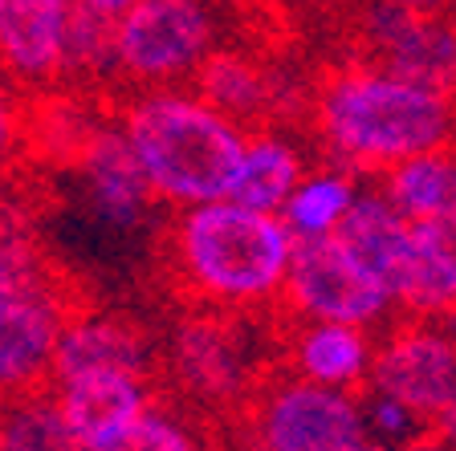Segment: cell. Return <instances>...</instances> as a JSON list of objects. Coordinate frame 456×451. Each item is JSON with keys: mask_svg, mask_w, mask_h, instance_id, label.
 I'll list each match as a JSON object with an SVG mask.
<instances>
[{"mask_svg": "<svg viewBox=\"0 0 456 451\" xmlns=\"http://www.w3.org/2000/svg\"><path fill=\"white\" fill-rule=\"evenodd\" d=\"M216 25L204 0H139L118 17V74L163 85L196 74L212 53Z\"/></svg>", "mask_w": 456, "mask_h": 451, "instance_id": "52a82bcc", "label": "cell"}, {"mask_svg": "<svg viewBox=\"0 0 456 451\" xmlns=\"http://www.w3.org/2000/svg\"><path fill=\"white\" fill-rule=\"evenodd\" d=\"M302 183H305L302 155L285 139L265 131L248 142L245 167H240V179L228 199H237V204H245V207H256V212H281Z\"/></svg>", "mask_w": 456, "mask_h": 451, "instance_id": "ac0fdd59", "label": "cell"}, {"mask_svg": "<svg viewBox=\"0 0 456 451\" xmlns=\"http://www.w3.org/2000/svg\"><path fill=\"white\" fill-rule=\"evenodd\" d=\"M256 451H359L362 411L354 399L310 378H273L248 399Z\"/></svg>", "mask_w": 456, "mask_h": 451, "instance_id": "8992f818", "label": "cell"}, {"mask_svg": "<svg viewBox=\"0 0 456 451\" xmlns=\"http://www.w3.org/2000/svg\"><path fill=\"white\" fill-rule=\"evenodd\" d=\"M448 220H452V228H456V204H452V212H448Z\"/></svg>", "mask_w": 456, "mask_h": 451, "instance_id": "f546056e", "label": "cell"}, {"mask_svg": "<svg viewBox=\"0 0 456 451\" xmlns=\"http://www.w3.org/2000/svg\"><path fill=\"white\" fill-rule=\"evenodd\" d=\"M90 451H200V447L175 423H167L163 415L147 411V415H139L134 423H126L123 431L90 443Z\"/></svg>", "mask_w": 456, "mask_h": 451, "instance_id": "7402d4cb", "label": "cell"}, {"mask_svg": "<svg viewBox=\"0 0 456 451\" xmlns=\"http://www.w3.org/2000/svg\"><path fill=\"white\" fill-rule=\"evenodd\" d=\"M334 236L387 285L391 301L411 305L416 277H419L416 220L403 216L387 196H370L367 191V196H359L351 204V212H346V220L338 224Z\"/></svg>", "mask_w": 456, "mask_h": 451, "instance_id": "30bf717a", "label": "cell"}, {"mask_svg": "<svg viewBox=\"0 0 456 451\" xmlns=\"http://www.w3.org/2000/svg\"><path fill=\"white\" fill-rule=\"evenodd\" d=\"M440 431H444V435H448V439H452V443H456V407H452V411H448V415H444V419H440Z\"/></svg>", "mask_w": 456, "mask_h": 451, "instance_id": "83f0119b", "label": "cell"}, {"mask_svg": "<svg viewBox=\"0 0 456 451\" xmlns=\"http://www.w3.org/2000/svg\"><path fill=\"white\" fill-rule=\"evenodd\" d=\"M294 232L277 212H256L237 199L183 207L163 240V264L180 297L212 310H248L285 289Z\"/></svg>", "mask_w": 456, "mask_h": 451, "instance_id": "6da1fadb", "label": "cell"}, {"mask_svg": "<svg viewBox=\"0 0 456 451\" xmlns=\"http://www.w3.org/2000/svg\"><path fill=\"white\" fill-rule=\"evenodd\" d=\"M66 326V310L49 297L37 293L0 297V378L9 399L25 391H45V383H53V358Z\"/></svg>", "mask_w": 456, "mask_h": 451, "instance_id": "8fae6325", "label": "cell"}, {"mask_svg": "<svg viewBox=\"0 0 456 451\" xmlns=\"http://www.w3.org/2000/svg\"><path fill=\"white\" fill-rule=\"evenodd\" d=\"M0 451H90V443L74 431L61 399L45 391H25L9 399Z\"/></svg>", "mask_w": 456, "mask_h": 451, "instance_id": "d6986e66", "label": "cell"}, {"mask_svg": "<svg viewBox=\"0 0 456 451\" xmlns=\"http://www.w3.org/2000/svg\"><path fill=\"white\" fill-rule=\"evenodd\" d=\"M126 134L155 196L180 207L228 199L248 155L240 126L204 98L188 94H142L126 106Z\"/></svg>", "mask_w": 456, "mask_h": 451, "instance_id": "3957f363", "label": "cell"}, {"mask_svg": "<svg viewBox=\"0 0 456 451\" xmlns=\"http://www.w3.org/2000/svg\"><path fill=\"white\" fill-rule=\"evenodd\" d=\"M240 310H212L204 318H188L175 334V374L191 395L224 407L237 399L240 407L256 395V374L248 370V346L232 326Z\"/></svg>", "mask_w": 456, "mask_h": 451, "instance_id": "9c48e42d", "label": "cell"}, {"mask_svg": "<svg viewBox=\"0 0 456 451\" xmlns=\"http://www.w3.org/2000/svg\"><path fill=\"white\" fill-rule=\"evenodd\" d=\"M94 370H123V374H151V346L134 321L82 313L61 329L53 358V383H74Z\"/></svg>", "mask_w": 456, "mask_h": 451, "instance_id": "7c38bea8", "label": "cell"}, {"mask_svg": "<svg viewBox=\"0 0 456 451\" xmlns=\"http://www.w3.org/2000/svg\"><path fill=\"white\" fill-rule=\"evenodd\" d=\"M452 106H456V98H452Z\"/></svg>", "mask_w": 456, "mask_h": 451, "instance_id": "4dcf8cb0", "label": "cell"}, {"mask_svg": "<svg viewBox=\"0 0 456 451\" xmlns=\"http://www.w3.org/2000/svg\"><path fill=\"white\" fill-rule=\"evenodd\" d=\"M383 188L408 220H448L456 204V155H444V150L416 155L383 171Z\"/></svg>", "mask_w": 456, "mask_h": 451, "instance_id": "e0dca14e", "label": "cell"}, {"mask_svg": "<svg viewBox=\"0 0 456 451\" xmlns=\"http://www.w3.org/2000/svg\"><path fill=\"white\" fill-rule=\"evenodd\" d=\"M354 199H359V191L346 175H314L289 196V204L281 212L294 236H326L338 232Z\"/></svg>", "mask_w": 456, "mask_h": 451, "instance_id": "44dd1931", "label": "cell"}, {"mask_svg": "<svg viewBox=\"0 0 456 451\" xmlns=\"http://www.w3.org/2000/svg\"><path fill=\"white\" fill-rule=\"evenodd\" d=\"M375 395H379V391H375ZM411 419H416V415H411L403 403L387 399V395H379L375 403H370V423L379 427V431H387V435H403L408 443H411V431H408Z\"/></svg>", "mask_w": 456, "mask_h": 451, "instance_id": "cb8c5ba5", "label": "cell"}, {"mask_svg": "<svg viewBox=\"0 0 456 451\" xmlns=\"http://www.w3.org/2000/svg\"><path fill=\"white\" fill-rule=\"evenodd\" d=\"M77 4H86V9H94V12H102V17H126V12L139 4V0H77Z\"/></svg>", "mask_w": 456, "mask_h": 451, "instance_id": "484cf974", "label": "cell"}, {"mask_svg": "<svg viewBox=\"0 0 456 451\" xmlns=\"http://www.w3.org/2000/svg\"><path fill=\"white\" fill-rule=\"evenodd\" d=\"M359 451H391V447H383V443H362Z\"/></svg>", "mask_w": 456, "mask_h": 451, "instance_id": "f1b7e54d", "label": "cell"}, {"mask_svg": "<svg viewBox=\"0 0 456 451\" xmlns=\"http://www.w3.org/2000/svg\"><path fill=\"white\" fill-rule=\"evenodd\" d=\"M391 4H399V9H408V12H444L456 0H391Z\"/></svg>", "mask_w": 456, "mask_h": 451, "instance_id": "4316f807", "label": "cell"}, {"mask_svg": "<svg viewBox=\"0 0 456 451\" xmlns=\"http://www.w3.org/2000/svg\"><path fill=\"white\" fill-rule=\"evenodd\" d=\"M61 407H66L74 431L86 443H98L106 435L123 431L139 415H147V391L142 378L123 374V370H94L74 383H61Z\"/></svg>", "mask_w": 456, "mask_h": 451, "instance_id": "9a60e30c", "label": "cell"}, {"mask_svg": "<svg viewBox=\"0 0 456 451\" xmlns=\"http://www.w3.org/2000/svg\"><path fill=\"white\" fill-rule=\"evenodd\" d=\"M408 451H456V443L448 439L444 431H440V423H428L424 431H419L416 439L408 443Z\"/></svg>", "mask_w": 456, "mask_h": 451, "instance_id": "d4e9b609", "label": "cell"}, {"mask_svg": "<svg viewBox=\"0 0 456 451\" xmlns=\"http://www.w3.org/2000/svg\"><path fill=\"white\" fill-rule=\"evenodd\" d=\"M367 383L416 419L440 423L456 407V342L428 326H395L370 362Z\"/></svg>", "mask_w": 456, "mask_h": 451, "instance_id": "ba28073f", "label": "cell"}, {"mask_svg": "<svg viewBox=\"0 0 456 451\" xmlns=\"http://www.w3.org/2000/svg\"><path fill=\"white\" fill-rule=\"evenodd\" d=\"M354 45L359 66L456 98V17L448 12H408L391 0H370Z\"/></svg>", "mask_w": 456, "mask_h": 451, "instance_id": "5b68a950", "label": "cell"}, {"mask_svg": "<svg viewBox=\"0 0 456 451\" xmlns=\"http://www.w3.org/2000/svg\"><path fill=\"white\" fill-rule=\"evenodd\" d=\"M106 69H118V20L74 0L66 33V74L77 82H94Z\"/></svg>", "mask_w": 456, "mask_h": 451, "instance_id": "ffe728a7", "label": "cell"}, {"mask_svg": "<svg viewBox=\"0 0 456 451\" xmlns=\"http://www.w3.org/2000/svg\"><path fill=\"white\" fill-rule=\"evenodd\" d=\"M281 301L310 321L370 326L391 305V293L334 232L294 236V261Z\"/></svg>", "mask_w": 456, "mask_h": 451, "instance_id": "277c9868", "label": "cell"}, {"mask_svg": "<svg viewBox=\"0 0 456 451\" xmlns=\"http://www.w3.org/2000/svg\"><path fill=\"white\" fill-rule=\"evenodd\" d=\"M289 366L310 383L322 386H354L370 374V350L367 334L359 326H334V321H318V326L302 329L289 350Z\"/></svg>", "mask_w": 456, "mask_h": 451, "instance_id": "2e32d148", "label": "cell"}, {"mask_svg": "<svg viewBox=\"0 0 456 451\" xmlns=\"http://www.w3.org/2000/svg\"><path fill=\"white\" fill-rule=\"evenodd\" d=\"M416 232H419V240L432 248V256L448 269V277L456 281V228H452V220H416Z\"/></svg>", "mask_w": 456, "mask_h": 451, "instance_id": "603a6c76", "label": "cell"}, {"mask_svg": "<svg viewBox=\"0 0 456 451\" xmlns=\"http://www.w3.org/2000/svg\"><path fill=\"white\" fill-rule=\"evenodd\" d=\"M74 0H0V45L25 82L66 74V33Z\"/></svg>", "mask_w": 456, "mask_h": 451, "instance_id": "4fadbf2b", "label": "cell"}, {"mask_svg": "<svg viewBox=\"0 0 456 451\" xmlns=\"http://www.w3.org/2000/svg\"><path fill=\"white\" fill-rule=\"evenodd\" d=\"M318 131L354 167L391 171L440 150L456 131L452 98L367 66H342L318 82Z\"/></svg>", "mask_w": 456, "mask_h": 451, "instance_id": "7a4b0ae2", "label": "cell"}, {"mask_svg": "<svg viewBox=\"0 0 456 451\" xmlns=\"http://www.w3.org/2000/svg\"><path fill=\"white\" fill-rule=\"evenodd\" d=\"M77 167H82V175H86L94 212L102 220H110V224H131L142 212L147 196L155 191L126 131L102 126V131L94 134V142L86 147Z\"/></svg>", "mask_w": 456, "mask_h": 451, "instance_id": "5bb4252c", "label": "cell"}]
</instances>
